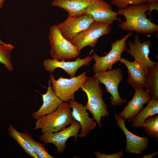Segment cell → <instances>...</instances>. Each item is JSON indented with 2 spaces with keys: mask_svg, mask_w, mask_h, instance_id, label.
<instances>
[{
  "mask_svg": "<svg viewBox=\"0 0 158 158\" xmlns=\"http://www.w3.org/2000/svg\"><path fill=\"white\" fill-rule=\"evenodd\" d=\"M111 4L119 9L125 8L129 5H138L145 4V0H111Z\"/></svg>",
  "mask_w": 158,
  "mask_h": 158,
  "instance_id": "26",
  "label": "cell"
},
{
  "mask_svg": "<svg viewBox=\"0 0 158 158\" xmlns=\"http://www.w3.org/2000/svg\"><path fill=\"white\" fill-rule=\"evenodd\" d=\"M69 103L63 102L54 111L37 120L34 130L41 129L43 134L57 132L75 121Z\"/></svg>",
  "mask_w": 158,
  "mask_h": 158,
  "instance_id": "3",
  "label": "cell"
},
{
  "mask_svg": "<svg viewBox=\"0 0 158 158\" xmlns=\"http://www.w3.org/2000/svg\"><path fill=\"white\" fill-rule=\"evenodd\" d=\"M149 9L146 4L138 5H129L127 7L118 9L119 14L123 15L124 22L118 24L125 31H134L138 34L150 35L158 31V25L147 18L146 12Z\"/></svg>",
  "mask_w": 158,
  "mask_h": 158,
  "instance_id": "1",
  "label": "cell"
},
{
  "mask_svg": "<svg viewBox=\"0 0 158 158\" xmlns=\"http://www.w3.org/2000/svg\"><path fill=\"white\" fill-rule=\"evenodd\" d=\"M93 76L105 85L106 90L111 95L110 103L113 106L121 105L126 102L127 97L121 98L118 90V85L123 78L122 71L120 68L96 73Z\"/></svg>",
  "mask_w": 158,
  "mask_h": 158,
  "instance_id": "8",
  "label": "cell"
},
{
  "mask_svg": "<svg viewBox=\"0 0 158 158\" xmlns=\"http://www.w3.org/2000/svg\"><path fill=\"white\" fill-rule=\"evenodd\" d=\"M0 43L9 47L13 50L14 49V48L15 47L14 46L11 44H7V43H6L3 42L0 40Z\"/></svg>",
  "mask_w": 158,
  "mask_h": 158,
  "instance_id": "30",
  "label": "cell"
},
{
  "mask_svg": "<svg viewBox=\"0 0 158 158\" xmlns=\"http://www.w3.org/2000/svg\"><path fill=\"white\" fill-rule=\"evenodd\" d=\"M68 102L72 109V114L74 118L81 125V130L78 136L84 138L96 127V122L89 117L85 105L75 100H70Z\"/></svg>",
  "mask_w": 158,
  "mask_h": 158,
  "instance_id": "16",
  "label": "cell"
},
{
  "mask_svg": "<svg viewBox=\"0 0 158 158\" xmlns=\"http://www.w3.org/2000/svg\"><path fill=\"white\" fill-rule=\"evenodd\" d=\"M158 114V99L151 98L145 107L131 120V126L138 128L143 126L145 120Z\"/></svg>",
  "mask_w": 158,
  "mask_h": 158,
  "instance_id": "20",
  "label": "cell"
},
{
  "mask_svg": "<svg viewBox=\"0 0 158 158\" xmlns=\"http://www.w3.org/2000/svg\"><path fill=\"white\" fill-rule=\"evenodd\" d=\"M99 83L93 76L89 77L80 88L87 97V102L85 105L86 109L92 114L93 119L101 128L102 127L101 122L102 117L104 120L105 117H108L109 113L107 110L108 106L103 99V91Z\"/></svg>",
  "mask_w": 158,
  "mask_h": 158,
  "instance_id": "2",
  "label": "cell"
},
{
  "mask_svg": "<svg viewBox=\"0 0 158 158\" xmlns=\"http://www.w3.org/2000/svg\"><path fill=\"white\" fill-rule=\"evenodd\" d=\"M145 87L152 98L158 99V63L148 67L145 72Z\"/></svg>",
  "mask_w": 158,
  "mask_h": 158,
  "instance_id": "21",
  "label": "cell"
},
{
  "mask_svg": "<svg viewBox=\"0 0 158 158\" xmlns=\"http://www.w3.org/2000/svg\"><path fill=\"white\" fill-rule=\"evenodd\" d=\"M144 130L147 136L158 141V115L149 116L144 121Z\"/></svg>",
  "mask_w": 158,
  "mask_h": 158,
  "instance_id": "24",
  "label": "cell"
},
{
  "mask_svg": "<svg viewBox=\"0 0 158 158\" xmlns=\"http://www.w3.org/2000/svg\"><path fill=\"white\" fill-rule=\"evenodd\" d=\"M94 153L97 158H120L122 157L124 155L122 150L115 153L110 154H102L98 151L95 152Z\"/></svg>",
  "mask_w": 158,
  "mask_h": 158,
  "instance_id": "27",
  "label": "cell"
},
{
  "mask_svg": "<svg viewBox=\"0 0 158 158\" xmlns=\"http://www.w3.org/2000/svg\"><path fill=\"white\" fill-rule=\"evenodd\" d=\"M111 32L110 25L94 21L87 28L79 33L69 41L81 50L88 46L94 47L99 37L109 34Z\"/></svg>",
  "mask_w": 158,
  "mask_h": 158,
  "instance_id": "7",
  "label": "cell"
},
{
  "mask_svg": "<svg viewBox=\"0 0 158 158\" xmlns=\"http://www.w3.org/2000/svg\"><path fill=\"white\" fill-rule=\"evenodd\" d=\"M9 47L0 43V63L3 64L10 72L14 70L11 61V51Z\"/></svg>",
  "mask_w": 158,
  "mask_h": 158,
  "instance_id": "25",
  "label": "cell"
},
{
  "mask_svg": "<svg viewBox=\"0 0 158 158\" xmlns=\"http://www.w3.org/2000/svg\"><path fill=\"white\" fill-rule=\"evenodd\" d=\"M88 71L83 72L80 75L70 78L60 77L56 80L53 74L50 75L49 80L53 92L64 102L75 100V92L80 88L87 79Z\"/></svg>",
  "mask_w": 158,
  "mask_h": 158,
  "instance_id": "5",
  "label": "cell"
},
{
  "mask_svg": "<svg viewBox=\"0 0 158 158\" xmlns=\"http://www.w3.org/2000/svg\"><path fill=\"white\" fill-rule=\"evenodd\" d=\"M84 14L91 16L95 21L109 25L115 20L121 22L117 17V12L113 11L110 5L103 0H91Z\"/></svg>",
  "mask_w": 158,
  "mask_h": 158,
  "instance_id": "11",
  "label": "cell"
},
{
  "mask_svg": "<svg viewBox=\"0 0 158 158\" xmlns=\"http://www.w3.org/2000/svg\"><path fill=\"white\" fill-rule=\"evenodd\" d=\"M8 130L9 135L16 141L26 154L34 158H38L28 142L11 124L9 125Z\"/></svg>",
  "mask_w": 158,
  "mask_h": 158,
  "instance_id": "22",
  "label": "cell"
},
{
  "mask_svg": "<svg viewBox=\"0 0 158 158\" xmlns=\"http://www.w3.org/2000/svg\"><path fill=\"white\" fill-rule=\"evenodd\" d=\"M134 95L132 99L128 102L123 110L116 114L130 122L132 119L143 109V105L147 104L151 99L148 91L143 88L135 89Z\"/></svg>",
  "mask_w": 158,
  "mask_h": 158,
  "instance_id": "15",
  "label": "cell"
},
{
  "mask_svg": "<svg viewBox=\"0 0 158 158\" xmlns=\"http://www.w3.org/2000/svg\"><path fill=\"white\" fill-rule=\"evenodd\" d=\"M92 49L86 57L81 59L78 57L74 61H59L47 58L43 62V66L46 70L50 73L54 72L57 68L62 69L70 76V78L75 76V73L79 68L85 66H89L90 62L93 60L90 55L93 52Z\"/></svg>",
  "mask_w": 158,
  "mask_h": 158,
  "instance_id": "12",
  "label": "cell"
},
{
  "mask_svg": "<svg viewBox=\"0 0 158 158\" xmlns=\"http://www.w3.org/2000/svg\"><path fill=\"white\" fill-rule=\"evenodd\" d=\"M146 2H148L153 4L158 3V0H145Z\"/></svg>",
  "mask_w": 158,
  "mask_h": 158,
  "instance_id": "31",
  "label": "cell"
},
{
  "mask_svg": "<svg viewBox=\"0 0 158 158\" xmlns=\"http://www.w3.org/2000/svg\"><path fill=\"white\" fill-rule=\"evenodd\" d=\"M48 38L50 47V53L53 59L69 60L79 56L81 50L63 37L56 25L50 27Z\"/></svg>",
  "mask_w": 158,
  "mask_h": 158,
  "instance_id": "4",
  "label": "cell"
},
{
  "mask_svg": "<svg viewBox=\"0 0 158 158\" xmlns=\"http://www.w3.org/2000/svg\"><path fill=\"white\" fill-rule=\"evenodd\" d=\"M94 21L91 16L83 14L77 17L68 16L64 21L56 25L63 37L70 41Z\"/></svg>",
  "mask_w": 158,
  "mask_h": 158,
  "instance_id": "10",
  "label": "cell"
},
{
  "mask_svg": "<svg viewBox=\"0 0 158 158\" xmlns=\"http://www.w3.org/2000/svg\"><path fill=\"white\" fill-rule=\"evenodd\" d=\"M145 4L148 5L149 8V9L148 11V12L146 14L150 16L151 18L152 19V17L151 14V12L154 9H155L157 11L158 10V3L153 4L148 2H146Z\"/></svg>",
  "mask_w": 158,
  "mask_h": 158,
  "instance_id": "28",
  "label": "cell"
},
{
  "mask_svg": "<svg viewBox=\"0 0 158 158\" xmlns=\"http://www.w3.org/2000/svg\"><path fill=\"white\" fill-rule=\"evenodd\" d=\"M119 61L127 68L128 83L135 89L145 87V73L142 65L135 60L131 62L125 58H121Z\"/></svg>",
  "mask_w": 158,
  "mask_h": 158,
  "instance_id": "18",
  "label": "cell"
},
{
  "mask_svg": "<svg viewBox=\"0 0 158 158\" xmlns=\"http://www.w3.org/2000/svg\"><path fill=\"white\" fill-rule=\"evenodd\" d=\"M91 0H53V6L62 8L68 13V16L77 17L83 14Z\"/></svg>",
  "mask_w": 158,
  "mask_h": 158,
  "instance_id": "19",
  "label": "cell"
},
{
  "mask_svg": "<svg viewBox=\"0 0 158 158\" xmlns=\"http://www.w3.org/2000/svg\"><path fill=\"white\" fill-rule=\"evenodd\" d=\"M22 136L29 142L38 158H54L47 151L42 143L35 140L29 133H20Z\"/></svg>",
  "mask_w": 158,
  "mask_h": 158,
  "instance_id": "23",
  "label": "cell"
},
{
  "mask_svg": "<svg viewBox=\"0 0 158 158\" xmlns=\"http://www.w3.org/2000/svg\"><path fill=\"white\" fill-rule=\"evenodd\" d=\"M133 34L132 32H129L122 38L116 39L114 42L111 43V50L104 56H99L97 53H94L91 56L95 61L92 68L94 73L104 72L107 69H112L113 64L120 61L122 53L126 51L127 43L126 41Z\"/></svg>",
  "mask_w": 158,
  "mask_h": 158,
  "instance_id": "6",
  "label": "cell"
},
{
  "mask_svg": "<svg viewBox=\"0 0 158 158\" xmlns=\"http://www.w3.org/2000/svg\"><path fill=\"white\" fill-rule=\"evenodd\" d=\"M115 117L117 127L123 131L126 137V153L141 154L147 149L150 142L148 136L140 137L134 134L126 128L124 118L117 116L116 113Z\"/></svg>",
  "mask_w": 158,
  "mask_h": 158,
  "instance_id": "14",
  "label": "cell"
},
{
  "mask_svg": "<svg viewBox=\"0 0 158 158\" xmlns=\"http://www.w3.org/2000/svg\"><path fill=\"white\" fill-rule=\"evenodd\" d=\"M81 128L80 124L75 121L68 128L56 133L43 134L40 136L39 138L45 143L54 144L56 147V153H61L66 148V142L70 137H74L75 141L77 142V137Z\"/></svg>",
  "mask_w": 158,
  "mask_h": 158,
  "instance_id": "9",
  "label": "cell"
},
{
  "mask_svg": "<svg viewBox=\"0 0 158 158\" xmlns=\"http://www.w3.org/2000/svg\"><path fill=\"white\" fill-rule=\"evenodd\" d=\"M5 1V0H0V9L2 8L4 3Z\"/></svg>",
  "mask_w": 158,
  "mask_h": 158,
  "instance_id": "32",
  "label": "cell"
},
{
  "mask_svg": "<svg viewBox=\"0 0 158 158\" xmlns=\"http://www.w3.org/2000/svg\"><path fill=\"white\" fill-rule=\"evenodd\" d=\"M139 37L138 34L137 33L133 43L130 40L128 41L130 49L127 48L126 51L142 65L145 73L147 68L152 66L155 63L150 59L148 56L150 52V48L152 47V43L149 40L141 42Z\"/></svg>",
  "mask_w": 158,
  "mask_h": 158,
  "instance_id": "13",
  "label": "cell"
},
{
  "mask_svg": "<svg viewBox=\"0 0 158 158\" xmlns=\"http://www.w3.org/2000/svg\"><path fill=\"white\" fill-rule=\"evenodd\" d=\"M42 95L43 101L42 105L38 110L34 112L32 114L33 118L36 120L54 112L57 109L59 105L64 102L53 92L49 80H48V86L46 92Z\"/></svg>",
  "mask_w": 158,
  "mask_h": 158,
  "instance_id": "17",
  "label": "cell"
},
{
  "mask_svg": "<svg viewBox=\"0 0 158 158\" xmlns=\"http://www.w3.org/2000/svg\"><path fill=\"white\" fill-rule=\"evenodd\" d=\"M158 154V152H153L150 154H148L145 155H143L142 156V158H152L156 155Z\"/></svg>",
  "mask_w": 158,
  "mask_h": 158,
  "instance_id": "29",
  "label": "cell"
}]
</instances>
